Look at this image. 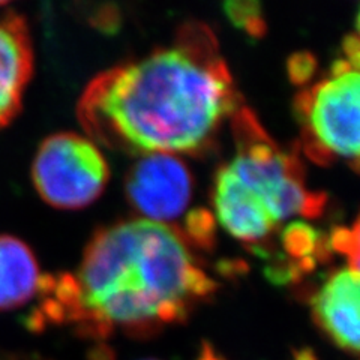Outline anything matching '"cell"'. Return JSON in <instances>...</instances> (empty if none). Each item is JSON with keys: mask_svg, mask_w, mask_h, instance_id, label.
I'll return each instance as SVG.
<instances>
[{"mask_svg": "<svg viewBox=\"0 0 360 360\" xmlns=\"http://www.w3.org/2000/svg\"><path fill=\"white\" fill-rule=\"evenodd\" d=\"M233 132L236 153L224 170L276 227L291 217L320 215L324 195L307 188L299 158L281 148L254 112L236 111Z\"/></svg>", "mask_w": 360, "mask_h": 360, "instance_id": "3957f363", "label": "cell"}, {"mask_svg": "<svg viewBox=\"0 0 360 360\" xmlns=\"http://www.w3.org/2000/svg\"><path fill=\"white\" fill-rule=\"evenodd\" d=\"M302 146L319 164L345 160L357 167L360 123L359 65L341 59L320 82L302 90L295 104Z\"/></svg>", "mask_w": 360, "mask_h": 360, "instance_id": "277c9868", "label": "cell"}, {"mask_svg": "<svg viewBox=\"0 0 360 360\" xmlns=\"http://www.w3.org/2000/svg\"><path fill=\"white\" fill-rule=\"evenodd\" d=\"M110 179V168L95 141L74 132L45 139L32 165L39 197L59 209H80L94 202Z\"/></svg>", "mask_w": 360, "mask_h": 360, "instance_id": "5b68a950", "label": "cell"}, {"mask_svg": "<svg viewBox=\"0 0 360 360\" xmlns=\"http://www.w3.org/2000/svg\"><path fill=\"white\" fill-rule=\"evenodd\" d=\"M197 360H227V359L222 357L209 342H205L201 347Z\"/></svg>", "mask_w": 360, "mask_h": 360, "instance_id": "4fadbf2b", "label": "cell"}, {"mask_svg": "<svg viewBox=\"0 0 360 360\" xmlns=\"http://www.w3.org/2000/svg\"><path fill=\"white\" fill-rule=\"evenodd\" d=\"M359 266L335 270L311 299L312 319L329 340L348 354H359Z\"/></svg>", "mask_w": 360, "mask_h": 360, "instance_id": "52a82bcc", "label": "cell"}, {"mask_svg": "<svg viewBox=\"0 0 360 360\" xmlns=\"http://www.w3.org/2000/svg\"><path fill=\"white\" fill-rule=\"evenodd\" d=\"M240 108L217 38L188 25L172 47L96 75L78 103L90 140L131 153L194 152Z\"/></svg>", "mask_w": 360, "mask_h": 360, "instance_id": "7a4b0ae2", "label": "cell"}, {"mask_svg": "<svg viewBox=\"0 0 360 360\" xmlns=\"http://www.w3.org/2000/svg\"><path fill=\"white\" fill-rule=\"evenodd\" d=\"M296 360H315V359H314V356L309 352H302V353L297 354Z\"/></svg>", "mask_w": 360, "mask_h": 360, "instance_id": "5bb4252c", "label": "cell"}, {"mask_svg": "<svg viewBox=\"0 0 360 360\" xmlns=\"http://www.w3.org/2000/svg\"><path fill=\"white\" fill-rule=\"evenodd\" d=\"M255 6V4H230L227 5V11L234 22L254 33L257 27L263 30V21L260 20V13L254 11Z\"/></svg>", "mask_w": 360, "mask_h": 360, "instance_id": "8fae6325", "label": "cell"}, {"mask_svg": "<svg viewBox=\"0 0 360 360\" xmlns=\"http://www.w3.org/2000/svg\"><path fill=\"white\" fill-rule=\"evenodd\" d=\"M188 229L191 231V236H194L198 240H205L206 236L212 233L213 229V219L205 210L195 212L193 217L188 221Z\"/></svg>", "mask_w": 360, "mask_h": 360, "instance_id": "7c38bea8", "label": "cell"}, {"mask_svg": "<svg viewBox=\"0 0 360 360\" xmlns=\"http://www.w3.org/2000/svg\"><path fill=\"white\" fill-rule=\"evenodd\" d=\"M131 205L148 221L165 224L182 215L193 195V179L186 165L168 153L146 155L127 176Z\"/></svg>", "mask_w": 360, "mask_h": 360, "instance_id": "8992f818", "label": "cell"}, {"mask_svg": "<svg viewBox=\"0 0 360 360\" xmlns=\"http://www.w3.org/2000/svg\"><path fill=\"white\" fill-rule=\"evenodd\" d=\"M33 74V45L26 20L17 13L0 18V129L15 119Z\"/></svg>", "mask_w": 360, "mask_h": 360, "instance_id": "ba28073f", "label": "cell"}, {"mask_svg": "<svg viewBox=\"0 0 360 360\" xmlns=\"http://www.w3.org/2000/svg\"><path fill=\"white\" fill-rule=\"evenodd\" d=\"M317 234L305 224H291L288 230L284 233V245L287 251L292 257L300 258V260H305V258L312 255L315 248H317Z\"/></svg>", "mask_w": 360, "mask_h": 360, "instance_id": "30bf717a", "label": "cell"}, {"mask_svg": "<svg viewBox=\"0 0 360 360\" xmlns=\"http://www.w3.org/2000/svg\"><path fill=\"white\" fill-rule=\"evenodd\" d=\"M146 360H156V359H146Z\"/></svg>", "mask_w": 360, "mask_h": 360, "instance_id": "9a60e30c", "label": "cell"}, {"mask_svg": "<svg viewBox=\"0 0 360 360\" xmlns=\"http://www.w3.org/2000/svg\"><path fill=\"white\" fill-rule=\"evenodd\" d=\"M41 278L30 248L15 236L0 234V312L17 309L37 296Z\"/></svg>", "mask_w": 360, "mask_h": 360, "instance_id": "9c48e42d", "label": "cell"}, {"mask_svg": "<svg viewBox=\"0 0 360 360\" xmlns=\"http://www.w3.org/2000/svg\"><path fill=\"white\" fill-rule=\"evenodd\" d=\"M217 290L189 252L185 239L167 224L123 221L99 230L74 274L42 276L35 330L72 324L84 336L116 330L152 336L189 312Z\"/></svg>", "mask_w": 360, "mask_h": 360, "instance_id": "6da1fadb", "label": "cell"}]
</instances>
